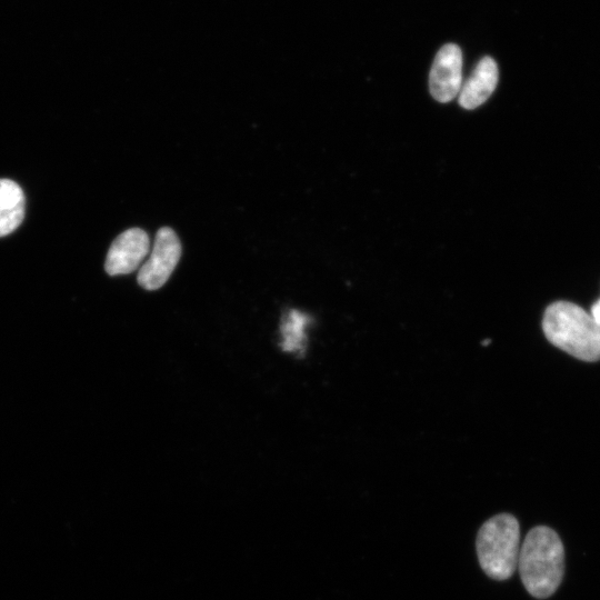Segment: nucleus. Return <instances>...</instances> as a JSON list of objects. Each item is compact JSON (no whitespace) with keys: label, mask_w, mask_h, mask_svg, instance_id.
<instances>
[{"label":"nucleus","mask_w":600,"mask_h":600,"mask_svg":"<svg viewBox=\"0 0 600 600\" xmlns=\"http://www.w3.org/2000/svg\"><path fill=\"white\" fill-rule=\"evenodd\" d=\"M517 568L532 597L552 596L564 573V548L559 534L546 526L532 528L520 547Z\"/></svg>","instance_id":"obj_1"},{"label":"nucleus","mask_w":600,"mask_h":600,"mask_svg":"<svg viewBox=\"0 0 600 600\" xmlns=\"http://www.w3.org/2000/svg\"><path fill=\"white\" fill-rule=\"evenodd\" d=\"M542 329L557 348L583 361L600 359V326L581 307L557 301L544 311Z\"/></svg>","instance_id":"obj_2"},{"label":"nucleus","mask_w":600,"mask_h":600,"mask_svg":"<svg viewBox=\"0 0 600 600\" xmlns=\"http://www.w3.org/2000/svg\"><path fill=\"white\" fill-rule=\"evenodd\" d=\"M476 549L480 567L493 580L509 579L518 566L520 526L510 513H499L479 529Z\"/></svg>","instance_id":"obj_3"},{"label":"nucleus","mask_w":600,"mask_h":600,"mask_svg":"<svg viewBox=\"0 0 600 600\" xmlns=\"http://www.w3.org/2000/svg\"><path fill=\"white\" fill-rule=\"evenodd\" d=\"M181 256L177 233L169 227L160 228L156 234L149 259L140 267L138 283L146 290L160 289L169 279Z\"/></svg>","instance_id":"obj_4"},{"label":"nucleus","mask_w":600,"mask_h":600,"mask_svg":"<svg viewBox=\"0 0 600 600\" xmlns=\"http://www.w3.org/2000/svg\"><path fill=\"white\" fill-rule=\"evenodd\" d=\"M462 87V53L454 43H447L438 51L433 60L429 89L439 102H449L456 98Z\"/></svg>","instance_id":"obj_5"},{"label":"nucleus","mask_w":600,"mask_h":600,"mask_svg":"<svg viewBox=\"0 0 600 600\" xmlns=\"http://www.w3.org/2000/svg\"><path fill=\"white\" fill-rule=\"evenodd\" d=\"M150 240L146 231L131 228L111 243L104 268L108 274L119 276L134 271L149 253Z\"/></svg>","instance_id":"obj_6"},{"label":"nucleus","mask_w":600,"mask_h":600,"mask_svg":"<svg viewBox=\"0 0 600 600\" xmlns=\"http://www.w3.org/2000/svg\"><path fill=\"white\" fill-rule=\"evenodd\" d=\"M498 74L496 61L491 57H483L461 87L458 94L460 106L470 110L486 102L497 87Z\"/></svg>","instance_id":"obj_7"},{"label":"nucleus","mask_w":600,"mask_h":600,"mask_svg":"<svg viewBox=\"0 0 600 600\" xmlns=\"http://www.w3.org/2000/svg\"><path fill=\"white\" fill-rule=\"evenodd\" d=\"M26 199L20 186L0 179V237L13 232L24 218Z\"/></svg>","instance_id":"obj_8"},{"label":"nucleus","mask_w":600,"mask_h":600,"mask_svg":"<svg viewBox=\"0 0 600 600\" xmlns=\"http://www.w3.org/2000/svg\"><path fill=\"white\" fill-rule=\"evenodd\" d=\"M307 323V318L304 314L297 311H292L290 314V320L286 323V349H294L301 344L303 327Z\"/></svg>","instance_id":"obj_9"},{"label":"nucleus","mask_w":600,"mask_h":600,"mask_svg":"<svg viewBox=\"0 0 600 600\" xmlns=\"http://www.w3.org/2000/svg\"><path fill=\"white\" fill-rule=\"evenodd\" d=\"M590 314L600 326V298L592 304Z\"/></svg>","instance_id":"obj_10"}]
</instances>
